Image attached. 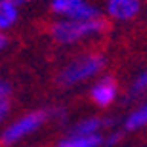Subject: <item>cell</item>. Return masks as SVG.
<instances>
[{
  "label": "cell",
  "instance_id": "9",
  "mask_svg": "<svg viewBox=\"0 0 147 147\" xmlns=\"http://www.w3.org/2000/svg\"><path fill=\"white\" fill-rule=\"evenodd\" d=\"M82 2H84V0H52L50 8H52V11H54V13L67 17L76 8V6L82 4Z\"/></svg>",
  "mask_w": 147,
  "mask_h": 147
},
{
  "label": "cell",
  "instance_id": "8",
  "mask_svg": "<svg viewBox=\"0 0 147 147\" xmlns=\"http://www.w3.org/2000/svg\"><path fill=\"white\" fill-rule=\"evenodd\" d=\"M101 126H105V120L92 117V119L80 120V122L71 130V134H76V136H90V134H98Z\"/></svg>",
  "mask_w": 147,
  "mask_h": 147
},
{
  "label": "cell",
  "instance_id": "4",
  "mask_svg": "<svg viewBox=\"0 0 147 147\" xmlns=\"http://www.w3.org/2000/svg\"><path fill=\"white\" fill-rule=\"evenodd\" d=\"M117 90H119L117 80H115L113 76H105V78H101L99 82H96V84L92 86V90H90V98H92V101L96 105H99V107H107V105L115 99Z\"/></svg>",
  "mask_w": 147,
  "mask_h": 147
},
{
  "label": "cell",
  "instance_id": "13",
  "mask_svg": "<svg viewBox=\"0 0 147 147\" xmlns=\"http://www.w3.org/2000/svg\"><path fill=\"white\" fill-rule=\"evenodd\" d=\"M10 96H11V86L6 80L0 78V103L2 101H10Z\"/></svg>",
  "mask_w": 147,
  "mask_h": 147
},
{
  "label": "cell",
  "instance_id": "16",
  "mask_svg": "<svg viewBox=\"0 0 147 147\" xmlns=\"http://www.w3.org/2000/svg\"><path fill=\"white\" fill-rule=\"evenodd\" d=\"M13 4H17V6H23V4H29V2H33V0H11Z\"/></svg>",
  "mask_w": 147,
  "mask_h": 147
},
{
  "label": "cell",
  "instance_id": "7",
  "mask_svg": "<svg viewBox=\"0 0 147 147\" xmlns=\"http://www.w3.org/2000/svg\"><path fill=\"white\" fill-rule=\"evenodd\" d=\"M103 143L101 136L98 134H90V136H76V134H69L63 138L55 147H99Z\"/></svg>",
  "mask_w": 147,
  "mask_h": 147
},
{
  "label": "cell",
  "instance_id": "15",
  "mask_svg": "<svg viewBox=\"0 0 147 147\" xmlns=\"http://www.w3.org/2000/svg\"><path fill=\"white\" fill-rule=\"evenodd\" d=\"M8 44H10V38H8V34H6L4 31H0V52L8 48Z\"/></svg>",
  "mask_w": 147,
  "mask_h": 147
},
{
  "label": "cell",
  "instance_id": "5",
  "mask_svg": "<svg viewBox=\"0 0 147 147\" xmlns=\"http://www.w3.org/2000/svg\"><path fill=\"white\" fill-rule=\"evenodd\" d=\"M107 11L113 19H119V21L132 19L140 11V0H109Z\"/></svg>",
  "mask_w": 147,
  "mask_h": 147
},
{
  "label": "cell",
  "instance_id": "14",
  "mask_svg": "<svg viewBox=\"0 0 147 147\" xmlns=\"http://www.w3.org/2000/svg\"><path fill=\"white\" fill-rule=\"evenodd\" d=\"M8 115H10V101H2V103H0V126L4 124V120L8 119Z\"/></svg>",
  "mask_w": 147,
  "mask_h": 147
},
{
  "label": "cell",
  "instance_id": "3",
  "mask_svg": "<svg viewBox=\"0 0 147 147\" xmlns=\"http://www.w3.org/2000/svg\"><path fill=\"white\" fill-rule=\"evenodd\" d=\"M103 67H105V57L101 54H98V52L84 54L61 69L59 76H57V82L61 86H75L78 82L98 75Z\"/></svg>",
  "mask_w": 147,
  "mask_h": 147
},
{
  "label": "cell",
  "instance_id": "1",
  "mask_svg": "<svg viewBox=\"0 0 147 147\" xmlns=\"http://www.w3.org/2000/svg\"><path fill=\"white\" fill-rule=\"evenodd\" d=\"M107 29H109V23L103 17H94V19H69V17H65L61 21H55L50 27V34L59 44H73L82 38L101 34Z\"/></svg>",
  "mask_w": 147,
  "mask_h": 147
},
{
  "label": "cell",
  "instance_id": "10",
  "mask_svg": "<svg viewBox=\"0 0 147 147\" xmlns=\"http://www.w3.org/2000/svg\"><path fill=\"white\" fill-rule=\"evenodd\" d=\"M142 126H147V105L136 109L134 113L126 119V128L128 130H138Z\"/></svg>",
  "mask_w": 147,
  "mask_h": 147
},
{
  "label": "cell",
  "instance_id": "6",
  "mask_svg": "<svg viewBox=\"0 0 147 147\" xmlns=\"http://www.w3.org/2000/svg\"><path fill=\"white\" fill-rule=\"evenodd\" d=\"M19 17V6L11 0H0V31H8L16 25Z\"/></svg>",
  "mask_w": 147,
  "mask_h": 147
},
{
  "label": "cell",
  "instance_id": "2",
  "mask_svg": "<svg viewBox=\"0 0 147 147\" xmlns=\"http://www.w3.org/2000/svg\"><path fill=\"white\" fill-rule=\"evenodd\" d=\"M48 119H50V111H46V109L31 111V113H25L21 117H17L16 120H11L10 124H6L0 130V145L11 147L16 143L23 142L27 136L36 132Z\"/></svg>",
  "mask_w": 147,
  "mask_h": 147
},
{
  "label": "cell",
  "instance_id": "11",
  "mask_svg": "<svg viewBox=\"0 0 147 147\" xmlns=\"http://www.w3.org/2000/svg\"><path fill=\"white\" fill-rule=\"evenodd\" d=\"M67 17H69V19H94V17H99V13H98V10H96L94 6L82 2V4L76 6Z\"/></svg>",
  "mask_w": 147,
  "mask_h": 147
},
{
  "label": "cell",
  "instance_id": "12",
  "mask_svg": "<svg viewBox=\"0 0 147 147\" xmlns=\"http://www.w3.org/2000/svg\"><path fill=\"white\" fill-rule=\"evenodd\" d=\"M147 92V71L143 75H140L134 82V86H132V96H140V94Z\"/></svg>",
  "mask_w": 147,
  "mask_h": 147
}]
</instances>
